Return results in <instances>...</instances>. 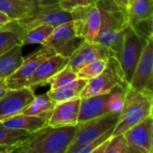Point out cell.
Here are the masks:
<instances>
[{"mask_svg":"<svg viewBox=\"0 0 153 153\" xmlns=\"http://www.w3.org/2000/svg\"><path fill=\"white\" fill-rule=\"evenodd\" d=\"M34 96V90L30 87L8 90L0 99V122L22 113Z\"/></svg>","mask_w":153,"mask_h":153,"instance_id":"obj_13","label":"cell"},{"mask_svg":"<svg viewBox=\"0 0 153 153\" xmlns=\"http://www.w3.org/2000/svg\"><path fill=\"white\" fill-rule=\"evenodd\" d=\"M124 135L127 142V153H152V115L131 127Z\"/></svg>","mask_w":153,"mask_h":153,"instance_id":"obj_11","label":"cell"},{"mask_svg":"<svg viewBox=\"0 0 153 153\" xmlns=\"http://www.w3.org/2000/svg\"><path fill=\"white\" fill-rule=\"evenodd\" d=\"M111 138V137H110ZM110 138L108 139V140H107L106 142H104L103 143H101L99 147H97L94 151H93V152L95 153H106V150H107V148H108V143H109V140H110Z\"/></svg>","mask_w":153,"mask_h":153,"instance_id":"obj_34","label":"cell"},{"mask_svg":"<svg viewBox=\"0 0 153 153\" xmlns=\"http://www.w3.org/2000/svg\"><path fill=\"white\" fill-rule=\"evenodd\" d=\"M115 127L110 128L109 130H108L107 132H105L104 134H102L100 136L97 137L96 139L92 140L91 142L88 143L87 144H85L84 146H82V148H80L76 153H91L93 152V151L99 147L101 143H103L104 142H106L107 140H108L112 134H113V131H114Z\"/></svg>","mask_w":153,"mask_h":153,"instance_id":"obj_31","label":"cell"},{"mask_svg":"<svg viewBox=\"0 0 153 153\" xmlns=\"http://www.w3.org/2000/svg\"><path fill=\"white\" fill-rule=\"evenodd\" d=\"M54 28L51 25H39L28 30L22 39V46L30 44L42 45L50 36Z\"/></svg>","mask_w":153,"mask_h":153,"instance_id":"obj_26","label":"cell"},{"mask_svg":"<svg viewBox=\"0 0 153 153\" xmlns=\"http://www.w3.org/2000/svg\"><path fill=\"white\" fill-rule=\"evenodd\" d=\"M96 0H59L58 4L68 12H71L74 8L81 5H90L95 4Z\"/></svg>","mask_w":153,"mask_h":153,"instance_id":"obj_33","label":"cell"},{"mask_svg":"<svg viewBox=\"0 0 153 153\" xmlns=\"http://www.w3.org/2000/svg\"><path fill=\"white\" fill-rule=\"evenodd\" d=\"M31 133L25 130L13 129L4 126L0 123V146H12L15 147V150L18 146L24 142Z\"/></svg>","mask_w":153,"mask_h":153,"instance_id":"obj_25","label":"cell"},{"mask_svg":"<svg viewBox=\"0 0 153 153\" xmlns=\"http://www.w3.org/2000/svg\"><path fill=\"white\" fill-rule=\"evenodd\" d=\"M108 94L81 98L78 123H83L108 114L109 112L107 107Z\"/></svg>","mask_w":153,"mask_h":153,"instance_id":"obj_17","label":"cell"},{"mask_svg":"<svg viewBox=\"0 0 153 153\" xmlns=\"http://www.w3.org/2000/svg\"><path fill=\"white\" fill-rule=\"evenodd\" d=\"M107 64L108 59H98L93 62H91L77 71L78 78L86 79L89 81L101 74L106 68Z\"/></svg>","mask_w":153,"mask_h":153,"instance_id":"obj_29","label":"cell"},{"mask_svg":"<svg viewBox=\"0 0 153 153\" xmlns=\"http://www.w3.org/2000/svg\"><path fill=\"white\" fill-rule=\"evenodd\" d=\"M83 42L84 39L76 35L71 21L55 27L42 47L52 49L57 55L69 57Z\"/></svg>","mask_w":153,"mask_h":153,"instance_id":"obj_8","label":"cell"},{"mask_svg":"<svg viewBox=\"0 0 153 153\" xmlns=\"http://www.w3.org/2000/svg\"><path fill=\"white\" fill-rule=\"evenodd\" d=\"M126 13L129 26L153 17L152 0H128Z\"/></svg>","mask_w":153,"mask_h":153,"instance_id":"obj_23","label":"cell"},{"mask_svg":"<svg viewBox=\"0 0 153 153\" xmlns=\"http://www.w3.org/2000/svg\"><path fill=\"white\" fill-rule=\"evenodd\" d=\"M11 21H12V20H11L6 14H4V13H3L2 12H0V26H2V25L7 23V22H11Z\"/></svg>","mask_w":153,"mask_h":153,"instance_id":"obj_36","label":"cell"},{"mask_svg":"<svg viewBox=\"0 0 153 153\" xmlns=\"http://www.w3.org/2000/svg\"><path fill=\"white\" fill-rule=\"evenodd\" d=\"M71 21V13L64 10L58 4L47 5L38 4L34 12L29 17L20 20L27 30L39 25H51L56 27Z\"/></svg>","mask_w":153,"mask_h":153,"instance_id":"obj_10","label":"cell"},{"mask_svg":"<svg viewBox=\"0 0 153 153\" xmlns=\"http://www.w3.org/2000/svg\"><path fill=\"white\" fill-rule=\"evenodd\" d=\"M27 29L20 21H11L0 26V55L17 45H22Z\"/></svg>","mask_w":153,"mask_h":153,"instance_id":"obj_18","label":"cell"},{"mask_svg":"<svg viewBox=\"0 0 153 153\" xmlns=\"http://www.w3.org/2000/svg\"><path fill=\"white\" fill-rule=\"evenodd\" d=\"M55 105L56 102L50 99L48 93L35 95L31 102L22 110V113L25 115L48 118Z\"/></svg>","mask_w":153,"mask_h":153,"instance_id":"obj_24","label":"cell"},{"mask_svg":"<svg viewBox=\"0 0 153 153\" xmlns=\"http://www.w3.org/2000/svg\"><path fill=\"white\" fill-rule=\"evenodd\" d=\"M0 123L8 128L25 130L27 132L32 133L48 126V118L20 113L10 118L1 121Z\"/></svg>","mask_w":153,"mask_h":153,"instance_id":"obj_19","label":"cell"},{"mask_svg":"<svg viewBox=\"0 0 153 153\" xmlns=\"http://www.w3.org/2000/svg\"><path fill=\"white\" fill-rule=\"evenodd\" d=\"M152 107L153 91H139L128 87L112 135L125 134L131 127L152 115Z\"/></svg>","mask_w":153,"mask_h":153,"instance_id":"obj_3","label":"cell"},{"mask_svg":"<svg viewBox=\"0 0 153 153\" xmlns=\"http://www.w3.org/2000/svg\"><path fill=\"white\" fill-rule=\"evenodd\" d=\"M9 89L7 88L6 84H5V82H4V79H0V99L7 92Z\"/></svg>","mask_w":153,"mask_h":153,"instance_id":"obj_35","label":"cell"},{"mask_svg":"<svg viewBox=\"0 0 153 153\" xmlns=\"http://www.w3.org/2000/svg\"><path fill=\"white\" fill-rule=\"evenodd\" d=\"M110 56H113L105 46L97 42L84 41L69 56L67 65L77 73L79 69L91 62L98 59H108Z\"/></svg>","mask_w":153,"mask_h":153,"instance_id":"obj_14","label":"cell"},{"mask_svg":"<svg viewBox=\"0 0 153 153\" xmlns=\"http://www.w3.org/2000/svg\"><path fill=\"white\" fill-rule=\"evenodd\" d=\"M118 115L108 113L83 123H78L75 135L66 153H76L88 143L100 136L110 128L115 127Z\"/></svg>","mask_w":153,"mask_h":153,"instance_id":"obj_5","label":"cell"},{"mask_svg":"<svg viewBox=\"0 0 153 153\" xmlns=\"http://www.w3.org/2000/svg\"><path fill=\"white\" fill-rule=\"evenodd\" d=\"M55 54L52 49L42 47L40 49L23 57V61L18 69L4 79L7 88L9 90H17L25 87L27 80L34 74L39 65Z\"/></svg>","mask_w":153,"mask_h":153,"instance_id":"obj_9","label":"cell"},{"mask_svg":"<svg viewBox=\"0 0 153 153\" xmlns=\"http://www.w3.org/2000/svg\"><path fill=\"white\" fill-rule=\"evenodd\" d=\"M118 6L123 8L124 10L126 11L127 5H128V0H113Z\"/></svg>","mask_w":153,"mask_h":153,"instance_id":"obj_38","label":"cell"},{"mask_svg":"<svg viewBox=\"0 0 153 153\" xmlns=\"http://www.w3.org/2000/svg\"><path fill=\"white\" fill-rule=\"evenodd\" d=\"M96 4L100 11L101 22L95 42L108 48L118 60L125 30L129 25L127 13L113 0H96Z\"/></svg>","mask_w":153,"mask_h":153,"instance_id":"obj_1","label":"cell"},{"mask_svg":"<svg viewBox=\"0 0 153 153\" xmlns=\"http://www.w3.org/2000/svg\"><path fill=\"white\" fill-rule=\"evenodd\" d=\"M129 86H117L108 94L107 107L109 113L119 114L122 109L126 91Z\"/></svg>","mask_w":153,"mask_h":153,"instance_id":"obj_27","label":"cell"},{"mask_svg":"<svg viewBox=\"0 0 153 153\" xmlns=\"http://www.w3.org/2000/svg\"><path fill=\"white\" fill-rule=\"evenodd\" d=\"M87 82L88 80L86 79L77 78L76 80L67 83L65 86L54 90H49L47 93L56 103L78 99L81 98V93Z\"/></svg>","mask_w":153,"mask_h":153,"instance_id":"obj_20","label":"cell"},{"mask_svg":"<svg viewBox=\"0 0 153 153\" xmlns=\"http://www.w3.org/2000/svg\"><path fill=\"white\" fill-rule=\"evenodd\" d=\"M78 78L77 73L71 69L68 65L65 66L56 74H54L48 81V83L50 86V90L57 89L62 86L66 85L67 83L76 80Z\"/></svg>","mask_w":153,"mask_h":153,"instance_id":"obj_28","label":"cell"},{"mask_svg":"<svg viewBox=\"0 0 153 153\" xmlns=\"http://www.w3.org/2000/svg\"><path fill=\"white\" fill-rule=\"evenodd\" d=\"M153 39L147 40L137 63L129 87L143 91L153 89Z\"/></svg>","mask_w":153,"mask_h":153,"instance_id":"obj_12","label":"cell"},{"mask_svg":"<svg viewBox=\"0 0 153 153\" xmlns=\"http://www.w3.org/2000/svg\"><path fill=\"white\" fill-rule=\"evenodd\" d=\"M69 57H65L57 54L53 55L43 61L34 74L27 80L25 87H30L34 90L37 86H44L48 81L57 72L67 65Z\"/></svg>","mask_w":153,"mask_h":153,"instance_id":"obj_15","label":"cell"},{"mask_svg":"<svg viewBox=\"0 0 153 153\" xmlns=\"http://www.w3.org/2000/svg\"><path fill=\"white\" fill-rule=\"evenodd\" d=\"M141 37L146 40L153 39L152 37V17L140 21L131 26Z\"/></svg>","mask_w":153,"mask_h":153,"instance_id":"obj_32","label":"cell"},{"mask_svg":"<svg viewBox=\"0 0 153 153\" xmlns=\"http://www.w3.org/2000/svg\"><path fill=\"white\" fill-rule=\"evenodd\" d=\"M127 142L124 134L112 135L106 153H127Z\"/></svg>","mask_w":153,"mask_h":153,"instance_id":"obj_30","label":"cell"},{"mask_svg":"<svg viewBox=\"0 0 153 153\" xmlns=\"http://www.w3.org/2000/svg\"><path fill=\"white\" fill-rule=\"evenodd\" d=\"M147 40L141 37L131 26H127L119 56V64L126 82L130 84L137 63L141 57Z\"/></svg>","mask_w":153,"mask_h":153,"instance_id":"obj_6","label":"cell"},{"mask_svg":"<svg viewBox=\"0 0 153 153\" xmlns=\"http://www.w3.org/2000/svg\"><path fill=\"white\" fill-rule=\"evenodd\" d=\"M14 151H15V147L0 146V153H13Z\"/></svg>","mask_w":153,"mask_h":153,"instance_id":"obj_37","label":"cell"},{"mask_svg":"<svg viewBox=\"0 0 153 153\" xmlns=\"http://www.w3.org/2000/svg\"><path fill=\"white\" fill-rule=\"evenodd\" d=\"M75 126L53 127L46 126L22 142L14 153H66L75 135Z\"/></svg>","mask_w":153,"mask_h":153,"instance_id":"obj_2","label":"cell"},{"mask_svg":"<svg viewBox=\"0 0 153 153\" xmlns=\"http://www.w3.org/2000/svg\"><path fill=\"white\" fill-rule=\"evenodd\" d=\"M59 0H39V4L40 5H47V4H58Z\"/></svg>","mask_w":153,"mask_h":153,"instance_id":"obj_39","label":"cell"},{"mask_svg":"<svg viewBox=\"0 0 153 153\" xmlns=\"http://www.w3.org/2000/svg\"><path fill=\"white\" fill-rule=\"evenodd\" d=\"M76 35L87 42H95L101 22V14L97 4L81 5L71 12Z\"/></svg>","mask_w":153,"mask_h":153,"instance_id":"obj_7","label":"cell"},{"mask_svg":"<svg viewBox=\"0 0 153 153\" xmlns=\"http://www.w3.org/2000/svg\"><path fill=\"white\" fill-rule=\"evenodd\" d=\"M80 103L81 98L56 103L48 118V126L59 127L77 125Z\"/></svg>","mask_w":153,"mask_h":153,"instance_id":"obj_16","label":"cell"},{"mask_svg":"<svg viewBox=\"0 0 153 153\" xmlns=\"http://www.w3.org/2000/svg\"><path fill=\"white\" fill-rule=\"evenodd\" d=\"M37 5L23 0H0V12L12 21H20L29 17Z\"/></svg>","mask_w":153,"mask_h":153,"instance_id":"obj_21","label":"cell"},{"mask_svg":"<svg viewBox=\"0 0 153 153\" xmlns=\"http://www.w3.org/2000/svg\"><path fill=\"white\" fill-rule=\"evenodd\" d=\"M22 45H17L0 55V79L14 73L23 61Z\"/></svg>","mask_w":153,"mask_h":153,"instance_id":"obj_22","label":"cell"},{"mask_svg":"<svg viewBox=\"0 0 153 153\" xmlns=\"http://www.w3.org/2000/svg\"><path fill=\"white\" fill-rule=\"evenodd\" d=\"M117 86H129L126 82L119 61L110 56L104 71L88 81L81 93V98L107 94Z\"/></svg>","mask_w":153,"mask_h":153,"instance_id":"obj_4","label":"cell"},{"mask_svg":"<svg viewBox=\"0 0 153 153\" xmlns=\"http://www.w3.org/2000/svg\"><path fill=\"white\" fill-rule=\"evenodd\" d=\"M23 1H26V2L33 4H39V0H23Z\"/></svg>","mask_w":153,"mask_h":153,"instance_id":"obj_40","label":"cell"}]
</instances>
